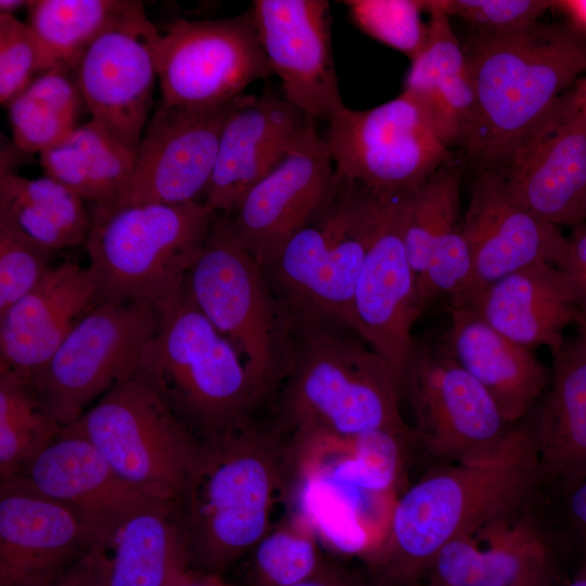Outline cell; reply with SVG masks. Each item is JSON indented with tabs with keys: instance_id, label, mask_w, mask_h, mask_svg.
I'll return each mask as SVG.
<instances>
[{
	"instance_id": "cell-17",
	"label": "cell",
	"mask_w": 586,
	"mask_h": 586,
	"mask_svg": "<svg viewBox=\"0 0 586 586\" xmlns=\"http://www.w3.org/2000/svg\"><path fill=\"white\" fill-rule=\"evenodd\" d=\"M472 275L463 294L450 306L468 305L499 279L534 264L558 268L566 252L559 227L527 209L512 194L502 175L483 169L463 216Z\"/></svg>"
},
{
	"instance_id": "cell-11",
	"label": "cell",
	"mask_w": 586,
	"mask_h": 586,
	"mask_svg": "<svg viewBox=\"0 0 586 586\" xmlns=\"http://www.w3.org/2000/svg\"><path fill=\"white\" fill-rule=\"evenodd\" d=\"M158 320L157 310L145 303L98 302L29 374L51 416L64 428L80 418L91 400L132 375Z\"/></svg>"
},
{
	"instance_id": "cell-16",
	"label": "cell",
	"mask_w": 586,
	"mask_h": 586,
	"mask_svg": "<svg viewBox=\"0 0 586 586\" xmlns=\"http://www.w3.org/2000/svg\"><path fill=\"white\" fill-rule=\"evenodd\" d=\"M158 36L141 2L95 39L75 71L91 119L135 152L158 80L154 58Z\"/></svg>"
},
{
	"instance_id": "cell-3",
	"label": "cell",
	"mask_w": 586,
	"mask_h": 586,
	"mask_svg": "<svg viewBox=\"0 0 586 586\" xmlns=\"http://www.w3.org/2000/svg\"><path fill=\"white\" fill-rule=\"evenodd\" d=\"M284 438L251 419L201 437L178 502L191 562L221 573L270 531L276 492L290 475Z\"/></svg>"
},
{
	"instance_id": "cell-51",
	"label": "cell",
	"mask_w": 586,
	"mask_h": 586,
	"mask_svg": "<svg viewBox=\"0 0 586 586\" xmlns=\"http://www.w3.org/2000/svg\"><path fill=\"white\" fill-rule=\"evenodd\" d=\"M569 586H586V560L576 575V577L570 583Z\"/></svg>"
},
{
	"instance_id": "cell-27",
	"label": "cell",
	"mask_w": 586,
	"mask_h": 586,
	"mask_svg": "<svg viewBox=\"0 0 586 586\" xmlns=\"http://www.w3.org/2000/svg\"><path fill=\"white\" fill-rule=\"evenodd\" d=\"M522 423L545 487L563 492L586 481V347L564 342L553 353L549 384Z\"/></svg>"
},
{
	"instance_id": "cell-41",
	"label": "cell",
	"mask_w": 586,
	"mask_h": 586,
	"mask_svg": "<svg viewBox=\"0 0 586 586\" xmlns=\"http://www.w3.org/2000/svg\"><path fill=\"white\" fill-rule=\"evenodd\" d=\"M58 62L33 28L0 14V103L7 106Z\"/></svg>"
},
{
	"instance_id": "cell-4",
	"label": "cell",
	"mask_w": 586,
	"mask_h": 586,
	"mask_svg": "<svg viewBox=\"0 0 586 586\" xmlns=\"http://www.w3.org/2000/svg\"><path fill=\"white\" fill-rule=\"evenodd\" d=\"M293 324L276 428L286 442L352 438L379 429L413 432L402 418L403 394L388 364L352 328Z\"/></svg>"
},
{
	"instance_id": "cell-36",
	"label": "cell",
	"mask_w": 586,
	"mask_h": 586,
	"mask_svg": "<svg viewBox=\"0 0 586 586\" xmlns=\"http://www.w3.org/2000/svg\"><path fill=\"white\" fill-rule=\"evenodd\" d=\"M63 426L37 396L29 374L0 371V479L16 475Z\"/></svg>"
},
{
	"instance_id": "cell-1",
	"label": "cell",
	"mask_w": 586,
	"mask_h": 586,
	"mask_svg": "<svg viewBox=\"0 0 586 586\" xmlns=\"http://www.w3.org/2000/svg\"><path fill=\"white\" fill-rule=\"evenodd\" d=\"M544 489L532 441L522 423L513 425L493 448L436 463L408 487L373 558L387 577L410 579L446 544L533 507Z\"/></svg>"
},
{
	"instance_id": "cell-6",
	"label": "cell",
	"mask_w": 586,
	"mask_h": 586,
	"mask_svg": "<svg viewBox=\"0 0 586 586\" xmlns=\"http://www.w3.org/2000/svg\"><path fill=\"white\" fill-rule=\"evenodd\" d=\"M135 373L201 437L251 419L260 402L241 355L200 311L186 286L160 314Z\"/></svg>"
},
{
	"instance_id": "cell-37",
	"label": "cell",
	"mask_w": 586,
	"mask_h": 586,
	"mask_svg": "<svg viewBox=\"0 0 586 586\" xmlns=\"http://www.w3.org/2000/svg\"><path fill=\"white\" fill-rule=\"evenodd\" d=\"M412 442L416 443L413 432L373 430L345 440L344 450H341V442L335 444V459H314L310 463L371 498L387 494L396 486L406 450Z\"/></svg>"
},
{
	"instance_id": "cell-28",
	"label": "cell",
	"mask_w": 586,
	"mask_h": 586,
	"mask_svg": "<svg viewBox=\"0 0 586 586\" xmlns=\"http://www.w3.org/2000/svg\"><path fill=\"white\" fill-rule=\"evenodd\" d=\"M449 309L443 344L485 388L508 424L525 419L549 384L545 366L532 348L496 331L473 307Z\"/></svg>"
},
{
	"instance_id": "cell-10",
	"label": "cell",
	"mask_w": 586,
	"mask_h": 586,
	"mask_svg": "<svg viewBox=\"0 0 586 586\" xmlns=\"http://www.w3.org/2000/svg\"><path fill=\"white\" fill-rule=\"evenodd\" d=\"M322 138L336 173L378 195L408 194L450 162L430 117L405 91L371 109L344 106Z\"/></svg>"
},
{
	"instance_id": "cell-49",
	"label": "cell",
	"mask_w": 586,
	"mask_h": 586,
	"mask_svg": "<svg viewBox=\"0 0 586 586\" xmlns=\"http://www.w3.org/2000/svg\"><path fill=\"white\" fill-rule=\"evenodd\" d=\"M53 586H93L78 562L67 571Z\"/></svg>"
},
{
	"instance_id": "cell-24",
	"label": "cell",
	"mask_w": 586,
	"mask_h": 586,
	"mask_svg": "<svg viewBox=\"0 0 586 586\" xmlns=\"http://www.w3.org/2000/svg\"><path fill=\"white\" fill-rule=\"evenodd\" d=\"M531 507L446 544L431 562L435 586H548L556 530Z\"/></svg>"
},
{
	"instance_id": "cell-22",
	"label": "cell",
	"mask_w": 586,
	"mask_h": 586,
	"mask_svg": "<svg viewBox=\"0 0 586 586\" xmlns=\"http://www.w3.org/2000/svg\"><path fill=\"white\" fill-rule=\"evenodd\" d=\"M314 122L270 88L241 95L224 125L205 202L218 214L233 215Z\"/></svg>"
},
{
	"instance_id": "cell-21",
	"label": "cell",
	"mask_w": 586,
	"mask_h": 586,
	"mask_svg": "<svg viewBox=\"0 0 586 586\" xmlns=\"http://www.w3.org/2000/svg\"><path fill=\"white\" fill-rule=\"evenodd\" d=\"M91 528L20 477L1 480L0 586H53L82 557Z\"/></svg>"
},
{
	"instance_id": "cell-14",
	"label": "cell",
	"mask_w": 586,
	"mask_h": 586,
	"mask_svg": "<svg viewBox=\"0 0 586 586\" xmlns=\"http://www.w3.org/2000/svg\"><path fill=\"white\" fill-rule=\"evenodd\" d=\"M237 100L212 109L162 101L145 126L129 178L111 203L99 206L199 201L211 181L220 135Z\"/></svg>"
},
{
	"instance_id": "cell-40",
	"label": "cell",
	"mask_w": 586,
	"mask_h": 586,
	"mask_svg": "<svg viewBox=\"0 0 586 586\" xmlns=\"http://www.w3.org/2000/svg\"><path fill=\"white\" fill-rule=\"evenodd\" d=\"M354 23L370 37L415 60L428 41L424 1L351 0L343 2Z\"/></svg>"
},
{
	"instance_id": "cell-43",
	"label": "cell",
	"mask_w": 586,
	"mask_h": 586,
	"mask_svg": "<svg viewBox=\"0 0 586 586\" xmlns=\"http://www.w3.org/2000/svg\"><path fill=\"white\" fill-rule=\"evenodd\" d=\"M449 16L460 17L477 35H507L528 28L555 1L542 0H442Z\"/></svg>"
},
{
	"instance_id": "cell-45",
	"label": "cell",
	"mask_w": 586,
	"mask_h": 586,
	"mask_svg": "<svg viewBox=\"0 0 586 586\" xmlns=\"http://www.w3.org/2000/svg\"><path fill=\"white\" fill-rule=\"evenodd\" d=\"M560 269L574 285L586 314V225L576 226L574 232L566 238L565 257Z\"/></svg>"
},
{
	"instance_id": "cell-13",
	"label": "cell",
	"mask_w": 586,
	"mask_h": 586,
	"mask_svg": "<svg viewBox=\"0 0 586 586\" xmlns=\"http://www.w3.org/2000/svg\"><path fill=\"white\" fill-rule=\"evenodd\" d=\"M415 442L436 463L493 448L511 428L485 388L442 343H413L406 374Z\"/></svg>"
},
{
	"instance_id": "cell-50",
	"label": "cell",
	"mask_w": 586,
	"mask_h": 586,
	"mask_svg": "<svg viewBox=\"0 0 586 586\" xmlns=\"http://www.w3.org/2000/svg\"><path fill=\"white\" fill-rule=\"evenodd\" d=\"M29 1L25 0H1L0 14L13 15V13L22 8H27Z\"/></svg>"
},
{
	"instance_id": "cell-15",
	"label": "cell",
	"mask_w": 586,
	"mask_h": 586,
	"mask_svg": "<svg viewBox=\"0 0 586 586\" xmlns=\"http://www.w3.org/2000/svg\"><path fill=\"white\" fill-rule=\"evenodd\" d=\"M405 195H382L351 306L352 329L385 359L402 394L415 343L411 329L423 311L404 243Z\"/></svg>"
},
{
	"instance_id": "cell-32",
	"label": "cell",
	"mask_w": 586,
	"mask_h": 586,
	"mask_svg": "<svg viewBox=\"0 0 586 586\" xmlns=\"http://www.w3.org/2000/svg\"><path fill=\"white\" fill-rule=\"evenodd\" d=\"M39 155L47 176L92 205H106L129 178L137 152L90 119Z\"/></svg>"
},
{
	"instance_id": "cell-38",
	"label": "cell",
	"mask_w": 586,
	"mask_h": 586,
	"mask_svg": "<svg viewBox=\"0 0 586 586\" xmlns=\"http://www.w3.org/2000/svg\"><path fill=\"white\" fill-rule=\"evenodd\" d=\"M460 171L448 165L405 195L403 235L418 291L433 242L459 225Z\"/></svg>"
},
{
	"instance_id": "cell-20",
	"label": "cell",
	"mask_w": 586,
	"mask_h": 586,
	"mask_svg": "<svg viewBox=\"0 0 586 586\" xmlns=\"http://www.w3.org/2000/svg\"><path fill=\"white\" fill-rule=\"evenodd\" d=\"M498 171L540 218L557 227L586 220V119L565 93Z\"/></svg>"
},
{
	"instance_id": "cell-9",
	"label": "cell",
	"mask_w": 586,
	"mask_h": 586,
	"mask_svg": "<svg viewBox=\"0 0 586 586\" xmlns=\"http://www.w3.org/2000/svg\"><path fill=\"white\" fill-rule=\"evenodd\" d=\"M66 426L90 441L132 488L179 502L200 440L139 375L115 384Z\"/></svg>"
},
{
	"instance_id": "cell-18",
	"label": "cell",
	"mask_w": 586,
	"mask_h": 586,
	"mask_svg": "<svg viewBox=\"0 0 586 586\" xmlns=\"http://www.w3.org/2000/svg\"><path fill=\"white\" fill-rule=\"evenodd\" d=\"M339 181L315 122L289 155L257 182L231 215L234 233L262 266L323 207Z\"/></svg>"
},
{
	"instance_id": "cell-30",
	"label": "cell",
	"mask_w": 586,
	"mask_h": 586,
	"mask_svg": "<svg viewBox=\"0 0 586 586\" xmlns=\"http://www.w3.org/2000/svg\"><path fill=\"white\" fill-rule=\"evenodd\" d=\"M428 41L411 61L404 91L425 111L449 148L464 146L475 118V94L468 60L441 0L424 1Z\"/></svg>"
},
{
	"instance_id": "cell-25",
	"label": "cell",
	"mask_w": 586,
	"mask_h": 586,
	"mask_svg": "<svg viewBox=\"0 0 586 586\" xmlns=\"http://www.w3.org/2000/svg\"><path fill=\"white\" fill-rule=\"evenodd\" d=\"M97 304L89 267L71 260L51 266L34 289L0 314V371L30 374Z\"/></svg>"
},
{
	"instance_id": "cell-44",
	"label": "cell",
	"mask_w": 586,
	"mask_h": 586,
	"mask_svg": "<svg viewBox=\"0 0 586 586\" xmlns=\"http://www.w3.org/2000/svg\"><path fill=\"white\" fill-rule=\"evenodd\" d=\"M557 494L563 537L575 538L586 546V481Z\"/></svg>"
},
{
	"instance_id": "cell-52",
	"label": "cell",
	"mask_w": 586,
	"mask_h": 586,
	"mask_svg": "<svg viewBox=\"0 0 586 586\" xmlns=\"http://www.w3.org/2000/svg\"><path fill=\"white\" fill-rule=\"evenodd\" d=\"M577 324L579 326V329H581V339L579 340L584 344V346L586 347V314L583 315V317L579 319Z\"/></svg>"
},
{
	"instance_id": "cell-26",
	"label": "cell",
	"mask_w": 586,
	"mask_h": 586,
	"mask_svg": "<svg viewBox=\"0 0 586 586\" xmlns=\"http://www.w3.org/2000/svg\"><path fill=\"white\" fill-rule=\"evenodd\" d=\"M14 476L72 509L92 534L151 499L123 481L97 447L68 426Z\"/></svg>"
},
{
	"instance_id": "cell-5",
	"label": "cell",
	"mask_w": 586,
	"mask_h": 586,
	"mask_svg": "<svg viewBox=\"0 0 586 586\" xmlns=\"http://www.w3.org/2000/svg\"><path fill=\"white\" fill-rule=\"evenodd\" d=\"M218 213L205 201L91 205L85 241L98 302H139L158 314L182 293Z\"/></svg>"
},
{
	"instance_id": "cell-23",
	"label": "cell",
	"mask_w": 586,
	"mask_h": 586,
	"mask_svg": "<svg viewBox=\"0 0 586 586\" xmlns=\"http://www.w3.org/2000/svg\"><path fill=\"white\" fill-rule=\"evenodd\" d=\"M78 564L93 586H177L192 564L178 504L132 507L92 534Z\"/></svg>"
},
{
	"instance_id": "cell-35",
	"label": "cell",
	"mask_w": 586,
	"mask_h": 586,
	"mask_svg": "<svg viewBox=\"0 0 586 586\" xmlns=\"http://www.w3.org/2000/svg\"><path fill=\"white\" fill-rule=\"evenodd\" d=\"M141 1L30 0L26 23L58 63L76 71L88 48Z\"/></svg>"
},
{
	"instance_id": "cell-12",
	"label": "cell",
	"mask_w": 586,
	"mask_h": 586,
	"mask_svg": "<svg viewBox=\"0 0 586 586\" xmlns=\"http://www.w3.org/2000/svg\"><path fill=\"white\" fill-rule=\"evenodd\" d=\"M162 101L212 109L244 94L273 72L259 43L252 7L218 20H176L154 47Z\"/></svg>"
},
{
	"instance_id": "cell-48",
	"label": "cell",
	"mask_w": 586,
	"mask_h": 586,
	"mask_svg": "<svg viewBox=\"0 0 586 586\" xmlns=\"http://www.w3.org/2000/svg\"><path fill=\"white\" fill-rule=\"evenodd\" d=\"M571 107L586 119V77L578 79L574 86L565 92Z\"/></svg>"
},
{
	"instance_id": "cell-2",
	"label": "cell",
	"mask_w": 586,
	"mask_h": 586,
	"mask_svg": "<svg viewBox=\"0 0 586 586\" xmlns=\"http://www.w3.org/2000/svg\"><path fill=\"white\" fill-rule=\"evenodd\" d=\"M463 50L475 94L463 148L484 169L499 170L586 73V37L538 22L507 35L472 34Z\"/></svg>"
},
{
	"instance_id": "cell-34",
	"label": "cell",
	"mask_w": 586,
	"mask_h": 586,
	"mask_svg": "<svg viewBox=\"0 0 586 586\" xmlns=\"http://www.w3.org/2000/svg\"><path fill=\"white\" fill-rule=\"evenodd\" d=\"M297 475L298 515L317 539L343 555L368 551L371 537L366 507L370 498L336 481L317 464L300 467Z\"/></svg>"
},
{
	"instance_id": "cell-39",
	"label": "cell",
	"mask_w": 586,
	"mask_h": 586,
	"mask_svg": "<svg viewBox=\"0 0 586 586\" xmlns=\"http://www.w3.org/2000/svg\"><path fill=\"white\" fill-rule=\"evenodd\" d=\"M251 551L250 586H293L324 568L317 537L298 514L270 530Z\"/></svg>"
},
{
	"instance_id": "cell-31",
	"label": "cell",
	"mask_w": 586,
	"mask_h": 586,
	"mask_svg": "<svg viewBox=\"0 0 586 586\" xmlns=\"http://www.w3.org/2000/svg\"><path fill=\"white\" fill-rule=\"evenodd\" d=\"M0 216L52 252L85 243L91 225L84 199L62 182L11 171L0 175Z\"/></svg>"
},
{
	"instance_id": "cell-7",
	"label": "cell",
	"mask_w": 586,
	"mask_h": 586,
	"mask_svg": "<svg viewBox=\"0 0 586 586\" xmlns=\"http://www.w3.org/2000/svg\"><path fill=\"white\" fill-rule=\"evenodd\" d=\"M337 176L323 207L263 268L293 322L352 328V301L383 198Z\"/></svg>"
},
{
	"instance_id": "cell-42",
	"label": "cell",
	"mask_w": 586,
	"mask_h": 586,
	"mask_svg": "<svg viewBox=\"0 0 586 586\" xmlns=\"http://www.w3.org/2000/svg\"><path fill=\"white\" fill-rule=\"evenodd\" d=\"M53 253L0 216V314L36 286Z\"/></svg>"
},
{
	"instance_id": "cell-47",
	"label": "cell",
	"mask_w": 586,
	"mask_h": 586,
	"mask_svg": "<svg viewBox=\"0 0 586 586\" xmlns=\"http://www.w3.org/2000/svg\"><path fill=\"white\" fill-rule=\"evenodd\" d=\"M293 586H353L346 578L339 573L323 568L314 576L297 583Z\"/></svg>"
},
{
	"instance_id": "cell-46",
	"label": "cell",
	"mask_w": 586,
	"mask_h": 586,
	"mask_svg": "<svg viewBox=\"0 0 586 586\" xmlns=\"http://www.w3.org/2000/svg\"><path fill=\"white\" fill-rule=\"evenodd\" d=\"M177 586H230V584L222 578L221 573L190 570Z\"/></svg>"
},
{
	"instance_id": "cell-19",
	"label": "cell",
	"mask_w": 586,
	"mask_h": 586,
	"mask_svg": "<svg viewBox=\"0 0 586 586\" xmlns=\"http://www.w3.org/2000/svg\"><path fill=\"white\" fill-rule=\"evenodd\" d=\"M259 43L282 85L283 97L311 119L329 122L345 105L331 41L326 0H255Z\"/></svg>"
},
{
	"instance_id": "cell-8",
	"label": "cell",
	"mask_w": 586,
	"mask_h": 586,
	"mask_svg": "<svg viewBox=\"0 0 586 586\" xmlns=\"http://www.w3.org/2000/svg\"><path fill=\"white\" fill-rule=\"evenodd\" d=\"M184 286L237 348L260 400L266 398L289 368L294 324L264 269L238 240L231 215H217Z\"/></svg>"
},
{
	"instance_id": "cell-33",
	"label": "cell",
	"mask_w": 586,
	"mask_h": 586,
	"mask_svg": "<svg viewBox=\"0 0 586 586\" xmlns=\"http://www.w3.org/2000/svg\"><path fill=\"white\" fill-rule=\"evenodd\" d=\"M14 145L41 153L66 138L86 109L76 73L56 63L7 106Z\"/></svg>"
},
{
	"instance_id": "cell-29",
	"label": "cell",
	"mask_w": 586,
	"mask_h": 586,
	"mask_svg": "<svg viewBox=\"0 0 586 586\" xmlns=\"http://www.w3.org/2000/svg\"><path fill=\"white\" fill-rule=\"evenodd\" d=\"M496 331L532 348L553 353L564 344L562 332L585 314L569 277L550 264L519 269L489 285L469 304Z\"/></svg>"
}]
</instances>
